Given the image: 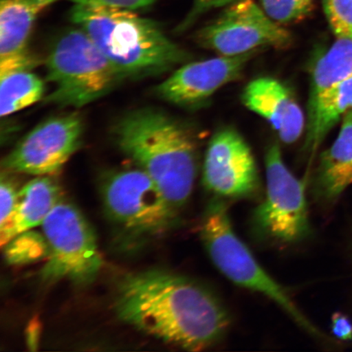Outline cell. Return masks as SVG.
<instances>
[{
	"mask_svg": "<svg viewBox=\"0 0 352 352\" xmlns=\"http://www.w3.org/2000/svg\"><path fill=\"white\" fill-rule=\"evenodd\" d=\"M322 3L334 35L352 39V0H322Z\"/></svg>",
	"mask_w": 352,
	"mask_h": 352,
	"instance_id": "44dd1931",
	"label": "cell"
},
{
	"mask_svg": "<svg viewBox=\"0 0 352 352\" xmlns=\"http://www.w3.org/2000/svg\"><path fill=\"white\" fill-rule=\"evenodd\" d=\"M112 135L118 148L151 176L180 213L197 175V142L190 130L161 110L142 108L120 118Z\"/></svg>",
	"mask_w": 352,
	"mask_h": 352,
	"instance_id": "7a4b0ae2",
	"label": "cell"
},
{
	"mask_svg": "<svg viewBox=\"0 0 352 352\" xmlns=\"http://www.w3.org/2000/svg\"><path fill=\"white\" fill-rule=\"evenodd\" d=\"M72 20L125 78L158 76L189 58L188 52L167 37L156 22L133 10L74 4Z\"/></svg>",
	"mask_w": 352,
	"mask_h": 352,
	"instance_id": "3957f363",
	"label": "cell"
},
{
	"mask_svg": "<svg viewBox=\"0 0 352 352\" xmlns=\"http://www.w3.org/2000/svg\"><path fill=\"white\" fill-rule=\"evenodd\" d=\"M39 64V60L30 52L0 59V76L21 70H32Z\"/></svg>",
	"mask_w": 352,
	"mask_h": 352,
	"instance_id": "603a6c76",
	"label": "cell"
},
{
	"mask_svg": "<svg viewBox=\"0 0 352 352\" xmlns=\"http://www.w3.org/2000/svg\"><path fill=\"white\" fill-rule=\"evenodd\" d=\"M267 190L254 211L259 234L283 243L306 239L310 232L305 184L285 166L279 145L272 144L265 155Z\"/></svg>",
	"mask_w": 352,
	"mask_h": 352,
	"instance_id": "ba28073f",
	"label": "cell"
},
{
	"mask_svg": "<svg viewBox=\"0 0 352 352\" xmlns=\"http://www.w3.org/2000/svg\"><path fill=\"white\" fill-rule=\"evenodd\" d=\"M47 261L43 280H67L76 285L91 283L103 266L98 241L90 223L76 206L60 200L42 223Z\"/></svg>",
	"mask_w": 352,
	"mask_h": 352,
	"instance_id": "8992f818",
	"label": "cell"
},
{
	"mask_svg": "<svg viewBox=\"0 0 352 352\" xmlns=\"http://www.w3.org/2000/svg\"><path fill=\"white\" fill-rule=\"evenodd\" d=\"M352 184V110L342 118L340 133L320 156L315 191L321 200L338 199Z\"/></svg>",
	"mask_w": 352,
	"mask_h": 352,
	"instance_id": "9a60e30c",
	"label": "cell"
},
{
	"mask_svg": "<svg viewBox=\"0 0 352 352\" xmlns=\"http://www.w3.org/2000/svg\"><path fill=\"white\" fill-rule=\"evenodd\" d=\"M46 69L54 90L44 103L63 108L78 109L94 102L126 79L80 28L56 39Z\"/></svg>",
	"mask_w": 352,
	"mask_h": 352,
	"instance_id": "277c9868",
	"label": "cell"
},
{
	"mask_svg": "<svg viewBox=\"0 0 352 352\" xmlns=\"http://www.w3.org/2000/svg\"><path fill=\"white\" fill-rule=\"evenodd\" d=\"M237 0H193L192 8L186 19L178 26L179 32L186 30L198 17L206 12L220 7H226Z\"/></svg>",
	"mask_w": 352,
	"mask_h": 352,
	"instance_id": "cb8c5ba5",
	"label": "cell"
},
{
	"mask_svg": "<svg viewBox=\"0 0 352 352\" xmlns=\"http://www.w3.org/2000/svg\"><path fill=\"white\" fill-rule=\"evenodd\" d=\"M114 309L123 322L189 351L217 344L230 324L226 308L208 288L161 270L123 277Z\"/></svg>",
	"mask_w": 352,
	"mask_h": 352,
	"instance_id": "6da1fadb",
	"label": "cell"
},
{
	"mask_svg": "<svg viewBox=\"0 0 352 352\" xmlns=\"http://www.w3.org/2000/svg\"><path fill=\"white\" fill-rule=\"evenodd\" d=\"M19 191L16 190L14 184L6 175H2L0 183V199H1V219L0 226L6 223L14 211L19 201Z\"/></svg>",
	"mask_w": 352,
	"mask_h": 352,
	"instance_id": "7402d4cb",
	"label": "cell"
},
{
	"mask_svg": "<svg viewBox=\"0 0 352 352\" xmlns=\"http://www.w3.org/2000/svg\"><path fill=\"white\" fill-rule=\"evenodd\" d=\"M241 100L246 108L270 122L285 144L296 142L305 131L301 107L292 91L274 78L250 81L242 92Z\"/></svg>",
	"mask_w": 352,
	"mask_h": 352,
	"instance_id": "4fadbf2b",
	"label": "cell"
},
{
	"mask_svg": "<svg viewBox=\"0 0 352 352\" xmlns=\"http://www.w3.org/2000/svg\"><path fill=\"white\" fill-rule=\"evenodd\" d=\"M199 234L210 261L228 280L241 287L264 294L312 336H322L236 235L227 206L222 201L210 202L202 215Z\"/></svg>",
	"mask_w": 352,
	"mask_h": 352,
	"instance_id": "5b68a950",
	"label": "cell"
},
{
	"mask_svg": "<svg viewBox=\"0 0 352 352\" xmlns=\"http://www.w3.org/2000/svg\"><path fill=\"white\" fill-rule=\"evenodd\" d=\"M100 192L109 218L135 234H162L177 222L179 213L140 167L105 175Z\"/></svg>",
	"mask_w": 352,
	"mask_h": 352,
	"instance_id": "52a82bcc",
	"label": "cell"
},
{
	"mask_svg": "<svg viewBox=\"0 0 352 352\" xmlns=\"http://www.w3.org/2000/svg\"><path fill=\"white\" fill-rule=\"evenodd\" d=\"M45 86L32 70H21L0 76V116L21 111L44 98Z\"/></svg>",
	"mask_w": 352,
	"mask_h": 352,
	"instance_id": "d6986e66",
	"label": "cell"
},
{
	"mask_svg": "<svg viewBox=\"0 0 352 352\" xmlns=\"http://www.w3.org/2000/svg\"><path fill=\"white\" fill-rule=\"evenodd\" d=\"M259 51L239 56H220L184 65L157 87L156 94L178 107H198L220 88L239 78Z\"/></svg>",
	"mask_w": 352,
	"mask_h": 352,
	"instance_id": "7c38bea8",
	"label": "cell"
},
{
	"mask_svg": "<svg viewBox=\"0 0 352 352\" xmlns=\"http://www.w3.org/2000/svg\"><path fill=\"white\" fill-rule=\"evenodd\" d=\"M82 133L83 123L77 113L48 118L21 140L2 166L11 173L54 175L78 151Z\"/></svg>",
	"mask_w": 352,
	"mask_h": 352,
	"instance_id": "30bf717a",
	"label": "cell"
},
{
	"mask_svg": "<svg viewBox=\"0 0 352 352\" xmlns=\"http://www.w3.org/2000/svg\"><path fill=\"white\" fill-rule=\"evenodd\" d=\"M263 10L280 25L307 19L314 10V0H261Z\"/></svg>",
	"mask_w": 352,
	"mask_h": 352,
	"instance_id": "ffe728a7",
	"label": "cell"
},
{
	"mask_svg": "<svg viewBox=\"0 0 352 352\" xmlns=\"http://www.w3.org/2000/svg\"><path fill=\"white\" fill-rule=\"evenodd\" d=\"M197 42L220 56H239L263 47L287 50L289 30L270 19L252 0H237L197 33Z\"/></svg>",
	"mask_w": 352,
	"mask_h": 352,
	"instance_id": "9c48e42d",
	"label": "cell"
},
{
	"mask_svg": "<svg viewBox=\"0 0 352 352\" xmlns=\"http://www.w3.org/2000/svg\"><path fill=\"white\" fill-rule=\"evenodd\" d=\"M47 6L60 0H39ZM74 4H100V6H107L117 8H126L129 10H138L140 8L151 6L157 0H68Z\"/></svg>",
	"mask_w": 352,
	"mask_h": 352,
	"instance_id": "d4e9b609",
	"label": "cell"
},
{
	"mask_svg": "<svg viewBox=\"0 0 352 352\" xmlns=\"http://www.w3.org/2000/svg\"><path fill=\"white\" fill-rule=\"evenodd\" d=\"M60 200L61 189L52 175L30 180L19 190V201L10 218L0 226L2 248L22 233L41 226Z\"/></svg>",
	"mask_w": 352,
	"mask_h": 352,
	"instance_id": "5bb4252c",
	"label": "cell"
},
{
	"mask_svg": "<svg viewBox=\"0 0 352 352\" xmlns=\"http://www.w3.org/2000/svg\"><path fill=\"white\" fill-rule=\"evenodd\" d=\"M352 110V77L338 83L308 104L305 151L314 155L340 118Z\"/></svg>",
	"mask_w": 352,
	"mask_h": 352,
	"instance_id": "2e32d148",
	"label": "cell"
},
{
	"mask_svg": "<svg viewBox=\"0 0 352 352\" xmlns=\"http://www.w3.org/2000/svg\"><path fill=\"white\" fill-rule=\"evenodd\" d=\"M204 184L215 196L243 198L259 188L256 162L239 132L224 129L215 133L206 149Z\"/></svg>",
	"mask_w": 352,
	"mask_h": 352,
	"instance_id": "8fae6325",
	"label": "cell"
},
{
	"mask_svg": "<svg viewBox=\"0 0 352 352\" xmlns=\"http://www.w3.org/2000/svg\"><path fill=\"white\" fill-rule=\"evenodd\" d=\"M48 6L39 0L0 2V59L24 54L35 20Z\"/></svg>",
	"mask_w": 352,
	"mask_h": 352,
	"instance_id": "e0dca14e",
	"label": "cell"
},
{
	"mask_svg": "<svg viewBox=\"0 0 352 352\" xmlns=\"http://www.w3.org/2000/svg\"><path fill=\"white\" fill-rule=\"evenodd\" d=\"M331 323L332 333L338 340H352V322L345 314L336 312L332 316Z\"/></svg>",
	"mask_w": 352,
	"mask_h": 352,
	"instance_id": "484cf974",
	"label": "cell"
},
{
	"mask_svg": "<svg viewBox=\"0 0 352 352\" xmlns=\"http://www.w3.org/2000/svg\"><path fill=\"white\" fill-rule=\"evenodd\" d=\"M352 77V39L337 38V41L321 55L311 72L308 104L321 94L346 79Z\"/></svg>",
	"mask_w": 352,
	"mask_h": 352,
	"instance_id": "ac0fdd59",
	"label": "cell"
}]
</instances>
